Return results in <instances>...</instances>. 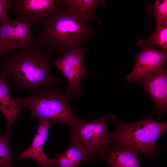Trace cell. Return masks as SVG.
<instances>
[{
    "label": "cell",
    "mask_w": 167,
    "mask_h": 167,
    "mask_svg": "<svg viewBox=\"0 0 167 167\" xmlns=\"http://www.w3.org/2000/svg\"><path fill=\"white\" fill-rule=\"evenodd\" d=\"M52 52L32 49L14 51L4 58L0 69L12 77L11 89L27 90L32 94L41 90L57 88L59 79L52 72Z\"/></svg>",
    "instance_id": "obj_1"
},
{
    "label": "cell",
    "mask_w": 167,
    "mask_h": 167,
    "mask_svg": "<svg viewBox=\"0 0 167 167\" xmlns=\"http://www.w3.org/2000/svg\"><path fill=\"white\" fill-rule=\"evenodd\" d=\"M36 45L44 50L57 53L58 58L73 49L87 45L97 35L91 23L81 19L66 8L41 24Z\"/></svg>",
    "instance_id": "obj_2"
},
{
    "label": "cell",
    "mask_w": 167,
    "mask_h": 167,
    "mask_svg": "<svg viewBox=\"0 0 167 167\" xmlns=\"http://www.w3.org/2000/svg\"><path fill=\"white\" fill-rule=\"evenodd\" d=\"M13 96L18 104L30 109L32 121L45 119L53 123H64L72 128L85 121L79 118L72 110L70 103L72 97L58 88L41 90L25 98Z\"/></svg>",
    "instance_id": "obj_3"
},
{
    "label": "cell",
    "mask_w": 167,
    "mask_h": 167,
    "mask_svg": "<svg viewBox=\"0 0 167 167\" xmlns=\"http://www.w3.org/2000/svg\"><path fill=\"white\" fill-rule=\"evenodd\" d=\"M153 113L134 123L114 121V132L111 133L108 145L127 147L140 153L145 157H156V141L166 130L167 122L153 119Z\"/></svg>",
    "instance_id": "obj_4"
},
{
    "label": "cell",
    "mask_w": 167,
    "mask_h": 167,
    "mask_svg": "<svg viewBox=\"0 0 167 167\" xmlns=\"http://www.w3.org/2000/svg\"><path fill=\"white\" fill-rule=\"evenodd\" d=\"M116 119L115 115L109 113L97 120H85L70 128L69 139H76L81 141L92 156L103 159L106 152L111 134L108 131V122Z\"/></svg>",
    "instance_id": "obj_5"
},
{
    "label": "cell",
    "mask_w": 167,
    "mask_h": 167,
    "mask_svg": "<svg viewBox=\"0 0 167 167\" xmlns=\"http://www.w3.org/2000/svg\"><path fill=\"white\" fill-rule=\"evenodd\" d=\"M88 45L72 49L52 61V66L60 71L68 82L66 93L73 98L82 93V81L87 74L84 58Z\"/></svg>",
    "instance_id": "obj_6"
},
{
    "label": "cell",
    "mask_w": 167,
    "mask_h": 167,
    "mask_svg": "<svg viewBox=\"0 0 167 167\" xmlns=\"http://www.w3.org/2000/svg\"><path fill=\"white\" fill-rule=\"evenodd\" d=\"M31 24L8 17L0 23V58L11 51L32 49L35 45Z\"/></svg>",
    "instance_id": "obj_7"
},
{
    "label": "cell",
    "mask_w": 167,
    "mask_h": 167,
    "mask_svg": "<svg viewBox=\"0 0 167 167\" xmlns=\"http://www.w3.org/2000/svg\"><path fill=\"white\" fill-rule=\"evenodd\" d=\"M137 44L141 49L135 55V63L126 77L127 82L136 81L162 71L167 59L166 50L156 49L142 39H140Z\"/></svg>",
    "instance_id": "obj_8"
},
{
    "label": "cell",
    "mask_w": 167,
    "mask_h": 167,
    "mask_svg": "<svg viewBox=\"0 0 167 167\" xmlns=\"http://www.w3.org/2000/svg\"><path fill=\"white\" fill-rule=\"evenodd\" d=\"M63 8L62 0H15L9 10L17 19L35 25L41 24Z\"/></svg>",
    "instance_id": "obj_9"
},
{
    "label": "cell",
    "mask_w": 167,
    "mask_h": 167,
    "mask_svg": "<svg viewBox=\"0 0 167 167\" xmlns=\"http://www.w3.org/2000/svg\"><path fill=\"white\" fill-rule=\"evenodd\" d=\"M151 98L159 116L161 118L167 110V70L155 73L136 81Z\"/></svg>",
    "instance_id": "obj_10"
},
{
    "label": "cell",
    "mask_w": 167,
    "mask_h": 167,
    "mask_svg": "<svg viewBox=\"0 0 167 167\" xmlns=\"http://www.w3.org/2000/svg\"><path fill=\"white\" fill-rule=\"evenodd\" d=\"M37 131L30 146L16 158L15 162L24 159H30L38 163L41 167H53L52 158L45 154L43 146L46 141L49 128L53 123L43 119H39Z\"/></svg>",
    "instance_id": "obj_11"
},
{
    "label": "cell",
    "mask_w": 167,
    "mask_h": 167,
    "mask_svg": "<svg viewBox=\"0 0 167 167\" xmlns=\"http://www.w3.org/2000/svg\"><path fill=\"white\" fill-rule=\"evenodd\" d=\"M71 143L63 152L53 157V167H78L91 161V152L78 140H69Z\"/></svg>",
    "instance_id": "obj_12"
},
{
    "label": "cell",
    "mask_w": 167,
    "mask_h": 167,
    "mask_svg": "<svg viewBox=\"0 0 167 167\" xmlns=\"http://www.w3.org/2000/svg\"><path fill=\"white\" fill-rule=\"evenodd\" d=\"M8 75L5 71L0 69V110L6 120V129L10 130L14 121L23 115L24 107L18 104L11 95L6 81Z\"/></svg>",
    "instance_id": "obj_13"
},
{
    "label": "cell",
    "mask_w": 167,
    "mask_h": 167,
    "mask_svg": "<svg viewBox=\"0 0 167 167\" xmlns=\"http://www.w3.org/2000/svg\"><path fill=\"white\" fill-rule=\"evenodd\" d=\"M103 160L111 167H141L138 153L129 147L109 145Z\"/></svg>",
    "instance_id": "obj_14"
},
{
    "label": "cell",
    "mask_w": 167,
    "mask_h": 167,
    "mask_svg": "<svg viewBox=\"0 0 167 167\" xmlns=\"http://www.w3.org/2000/svg\"><path fill=\"white\" fill-rule=\"evenodd\" d=\"M63 7L84 21L91 23L96 21H102L95 13L96 9L104 6L106 1L103 0H62Z\"/></svg>",
    "instance_id": "obj_15"
},
{
    "label": "cell",
    "mask_w": 167,
    "mask_h": 167,
    "mask_svg": "<svg viewBox=\"0 0 167 167\" xmlns=\"http://www.w3.org/2000/svg\"><path fill=\"white\" fill-rule=\"evenodd\" d=\"M10 130L6 129L5 134L0 137V167H13L12 159L14 154L9 145Z\"/></svg>",
    "instance_id": "obj_16"
},
{
    "label": "cell",
    "mask_w": 167,
    "mask_h": 167,
    "mask_svg": "<svg viewBox=\"0 0 167 167\" xmlns=\"http://www.w3.org/2000/svg\"><path fill=\"white\" fill-rule=\"evenodd\" d=\"M152 46L158 45L162 49H167V22L162 24H156L155 31L150 36L145 40Z\"/></svg>",
    "instance_id": "obj_17"
},
{
    "label": "cell",
    "mask_w": 167,
    "mask_h": 167,
    "mask_svg": "<svg viewBox=\"0 0 167 167\" xmlns=\"http://www.w3.org/2000/svg\"><path fill=\"white\" fill-rule=\"evenodd\" d=\"M147 11L154 17L156 24L167 22V0H156L153 4H150Z\"/></svg>",
    "instance_id": "obj_18"
},
{
    "label": "cell",
    "mask_w": 167,
    "mask_h": 167,
    "mask_svg": "<svg viewBox=\"0 0 167 167\" xmlns=\"http://www.w3.org/2000/svg\"><path fill=\"white\" fill-rule=\"evenodd\" d=\"M13 0H0V23L8 17L7 13L12 4Z\"/></svg>",
    "instance_id": "obj_19"
}]
</instances>
